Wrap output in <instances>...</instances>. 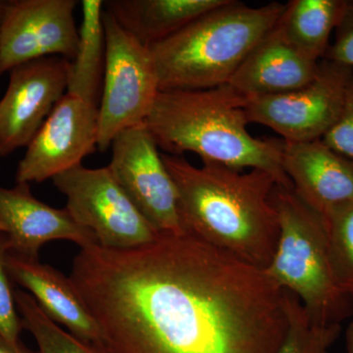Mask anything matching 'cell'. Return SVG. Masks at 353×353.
<instances>
[{
	"mask_svg": "<svg viewBox=\"0 0 353 353\" xmlns=\"http://www.w3.org/2000/svg\"><path fill=\"white\" fill-rule=\"evenodd\" d=\"M67 199L66 208L81 226L109 250H128L152 243L159 233L116 182L108 167L79 165L52 179Z\"/></svg>",
	"mask_w": 353,
	"mask_h": 353,
	"instance_id": "52a82bcc",
	"label": "cell"
},
{
	"mask_svg": "<svg viewBox=\"0 0 353 353\" xmlns=\"http://www.w3.org/2000/svg\"><path fill=\"white\" fill-rule=\"evenodd\" d=\"M336 277L353 297V201L323 216Z\"/></svg>",
	"mask_w": 353,
	"mask_h": 353,
	"instance_id": "7402d4cb",
	"label": "cell"
},
{
	"mask_svg": "<svg viewBox=\"0 0 353 353\" xmlns=\"http://www.w3.org/2000/svg\"><path fill=\"white\" fill-rule=\"evenodd\" d=\"M106 61L99 108L97 148L105 152L121 132L145 123L159 94L154 62L138 41L104 9Z\"/></svg>",
	"mask_w": 353,
	"mask_h": 353,
	"instance_id": "8992f818",
	"label": "cell"
},
{
	"mask_svg": "<svg viewBox=\"0 0 353 353\" xmlns=\"http://www.w3.org/2000/svg\"><path fill=\"white\" fill-rule=\"evenodd\" d=\"M7 252L6 234L0 232V336L10 343H18L21 331L24 328L6 266Z\"/></svg>",
	"mask_w": 353,
	"mask_h": 353,
	"instance_id": "603a6c76",
	"label": "cell"
},
{
	"mask_svg": "<svg viewBox=\"0 0 353 353\" xmlns=\"http://www.w3.org/2000/svg\"><path fill=\"white\" fill-rule=\"evenodd\" d=\"M282 164L294 192L322 216L353 201V161L321 139L284 141Z\"/></svg>",
	"mask_w": 353,
	"mask_h": 353,
	"instance_id": "5bb4252c",
	"label": "cell"
},
{
	"mask_svg": "<svg viewBox=\"0 0 353 353\" xmlns=\"http://www.w3.org/2000/svg\"><path fill=\"white\" fill-rule=\"evenodd\" d=\"M0 353H38L28 350L21 343H13L0 336Z\"/></svg>",
	"mask_w": 353,
	"mask_h": 353,
	"instance_id": "484cf974",
	"label": "cell"
},
{
	"mask_svg": "<svg viewBox=\"0 0 353 353\" xmlns=\"http://www.w3.org/2000/svg\"><path fill=\"white\" fill-rule=\"evenodd\" d=\"M70 63L61 57H43L9 72L8 88L0 101V157L31 143L66 94Z\"/></svg>",
	"mask_w": 353,
	"mask_h": 353,
	"instance_id": "7c38bea8",
	"label": "cell"
},
{
	"mask_svg": "<svg viewBox=\"0 0 353 353\" xmlns=\"http://www.w3.org/2000/svg\"><path fill=\"white\" fill-rule=\"evenodd\" d=\"M14 296L23 328L34 336L38 353H109L104 345L87 343L58 326L25 290L16 289Z\"/></svg>",
	"mask_w": 353,
	"mask_h": 353,
	"instance_id": "ffe728a7",
	"label": "cell"
},
{
	"mask_svg": "<svg viewBox=\"0 0 353 353\" xmlns=\"http://www.w3.org/2000/svg\"><path fill=\"white\" fill-rule=\"evenodd\" d=\"M319 63L274 27L250 51L228 85L248 99L285 94L310 83Z\"/></svg>",
	"mask_w": 353,
	"mask_h": 353,
	"instance_id": "2e32d148",
	"label": "cell"
},
{
	"mask_svg": "<svg viewBox=\"0 0 353 353\" xmlns=\"http://www.w3.org/2000/svg\"><path fill=\"white\" fill-rule=\"evenodd\" d=\"M345 347L347 353H353V322L348 325L347 333H345Z\"/></svg>",
	"mask_w": 353,
	"mask_h": 353,
	"instance_id": "4316f807",
	"label": "cell"
},
{
	"mask_svg": "<svg viewBox=\"0 0 353 353\" xmlns=\"http://www.w3.org/2000/svg\"><path fill=\"white\" fill-rule=\"evenodd\" d=\"M352 74L350 67L322 59L317 75L304 87L248 99V122L270 128L285 143L322 139L340 116Z\"/></svg>",
	"mask_w": 353,
	"mask_h": 353,
	"instance_id": "ba28073f",
	"label": "cell"
},
{
	"mask_svg": "<svg viewBox=\"0 0 353 353\" xmlns=\"http://www.w3.org/2000/svg\"><path fill=\"white\" fill-rule=\"evenodd\" d=\"M145 123L115 137L109 170L139 212L159 234L183 236L175 183Z\"/></svg>",
	"mask_w": 353,
	"mask_h": 353,
	"instance_id": "9c48e42d",
	"label": "cell"
},
{
	"mask_svg": "<svg viewBox=\"0 0 353 353\" xmlns=\"http://www.w3.org/2000/svg\"><path fill=\"white\" fill-rule=\"evenodd\" d=\"M248 97L230 85L194 90H160L145 121L158 148L175 157L192 152L203 163L270 173L292 187L283 169L284 141L250 134Z\"/></svg>",
	"mask_w": 353,
	"mask_h": 353,
	"instance_id": "3957f363",
	"label": "cell"
},
{
	"mask_svg": "<svg viewBox=\"0 0 353 353\" xmlns=\"http://www.w3.org/2000/svg\"><path fill=\"white\" fill-rule=\"evenodd\" d=\"M285 4L250 7L228 0L160 43L148 46L160 90L227 85L250 51L275 27Z\"/></svg>",
	"mask_w": 353,
	"mask_h": 353,
	"instance_id": "277c9868",
	"label": "cell"
},
{
	"mask_svg": "<svg viewBox=\"0 0 353 353\" xmlns=\"http://www.w3.org/2000/svg\"><path fill=\"white\" fill-rule=\"evenodd\" d=\"M102 0H83L76 57L70 63L66 94L99 108L106 61V39Z\"/></svg>",
	"mask_w": 353,
	"mask_h": 353,
	"instance_id": "ac0fdd59",
	"label": "cell"
},
{
	"mask_svg": "<svg viewBox=\"0 0 353 353\" xmlns=\"http://www.w3.org/2000/svg\"><path fill=\"white\" fill-rule=\"evenodd\" d=\"M6 266L11 281L27 290L50 319L81 340L104 345L101 330L71 279L39 259L8 252Z\"/></svg>",
	"mask_w": 353,
	"mask_h": 353,
	"instance_id": "9a60e30c",
	"label": "cell"
},
{
	"mask_svg": "<svg viewBox=\"0 0 353 353\" xmlns=\"http://www.w3.org/2000/svg\"><path fill=\"white\" fill-rule=\"evenodd\" d=\"M228 0H109L104 9L145 46L180 32Z\"/></svg>",
	"mask_w": 353,
	"mask_h": 353,
	"instance_id": "e0dca14e",
	"label": "cell"
},
{
	"mask_svg": "<svg viewBox=\"0 0 353 353\" xmlns=\"http://www.w3.org/2000/svg\"><path fill=\"white\" fill-rule=\"evenodd\" d=\"M271 201L280 234L265 273L299 299L311 321L341 325L353 315V297L336 277L324 217L301 201L292 187H274Z\"/></svg>",
	"mask_w": 353,
	"mask_h": 353,
	"instance_id": "5b68a950",
	"label": "cell"
},
{
	"mask_svg": "<svg viewBox=\"0 0 353 353\" xmlns=\"http://www.w3.org/2000/svg\"><path fill=\"white\" fill-rule=\"evenodd\" d=\"M76 0H11L0 24V76L50 57L72 60L79 43Z\"/></svg>",
	"mask_w": 353,
	"mask_h": 353,
	"instance_id": "30bf717a",
	"label": "cell"
},
{
	"mask_svg": "<svg viewBox=\"0 0 353 353\" xmlns=\"http://www.w3.org/2000/svg\"><path fill=\"white\" fill-rule=\"evenodd\" d=\"M347 0H292L276 24L288 41L309 57L324 58L332 32L340 25Z\"/></svg>",
	"mask_w": 353,
	"mask_h": 353,
	"instance_id": "d6986e66",
	"label": "cell"
},
{
	"mask_svg": "<svg viewBox=\"0 0 353 353\" xmlns=\"http://www.w3.org/2000/svg\"><path fill=\"white\" fill-rule=\"evenodd\" d=\"M0 223L6 234L8 252L39 259V250L53 241H68L81 248L99 245L97 236L81 226L67 208H51L32 196L30 183L0 187Z\"/></svg>",
	"mask_w": 353,
	"mask_h": 353,
	"instance_id": "4fadbf2b",
	"label": "cell"
},
{
	"mask_svg": "<svg viewBox=\"0 0 353 353\" xmlns=\"http://www.w3.org/2000/svg\"><path fill=\"white\" fill-rule=\"evenodd\" d=\"M99 141V108L66 94L27 146L16 183H41L82 165Z\"/></svg>",
	"mask_w": 353,
	"mask_h": 353,
	"instance_id": "8fae6325",
	"label": "cell"
},
{
	"mask_svg": "<svg viewBox=\"0 0 353 353\" xmlns=\"http://www.w3.org/2000/svg\"><path fill=\"white\" fill-rule=\"evenodd\" d=\"M323 59L331 60L353 69V0L334 31V43L330 44Z\"/></svg>",
	"mask_w": 353,
	"mask_h": 353,
	"instance_id": "d4e9b609",
	"label": "cell"
},
{
	"mask_svg": "<svg viewBox=\"0 0 353 353\" xmlns=\"http://www.w3.org/2000/svg\"><path fill=\"white\" fill-rule=\"evenodd\" d=\"M289 328L278 353H329L340 336L341 325L315 324L294 294L284 290Z\"/></svg>",
	"mask_w": 353,
	"mask_h": 353,
	"instance_id": "44dd1931",
	"label": "cell"
},
{
	"mask_svg": "<svg viewBox=\"0 0 353 353\" xmlns=\"http://www.w3.org/2000/svg\"><path fill=\"white\" fill-rule=\"evenodd\" d=\"M321 141L334 152L353 161V74L345 90L340 116Z\"/></svg>",
	"mask_w": 353,
	"mask_h": 353,
	"instance_id": "cb8c5ba5",
	"label": "cell"
},
{
	"mask_svg": "<svg viewBox=\"0 0 353 353\" xmlns=\"http://www.w3.org/2000/svg\"><path fill=\"white\" fill-rule=\"evenodd\" d=\"M0 232H4V228L2 226L1 223H0Z\"/></svg>",
	"mask_w": 353,
	"mask_h": 353,
	"instance_id": "f1b7e54d",
	"label": "cell"
},
{
	"mask_svg": "<svg viewBox=\"0 0 353 353\" xmlns=\"http://www.w3.org/2000/svg\"><path fill=\"white\" fill-rule=\"evenodd\" d=\"M7 4H8V1L0 0V24H1V21L3 19L4 14H6Z\"/></svg>",
	"mask_w": 353,
	"mask_h": 353,
	"instance_id": "83f0119b",
	"label": "cell"
},
{
	"mask_svg": "<svg viewBox=\"0 0 353 353\" xmlns=\"http://www.w3.org/2000/svg\"><path fill=\"white\" fill-rule=\"evenodd\" d=\"M70 279L109 353H278L289 328L264 270L189 234L81 248Z\"/></svg>",
	"mask_w": 353,
	"mask_h": 353,
	"instance_id": "6da1fadb",
	"label": "cell"
},
{
	"mask_svg": "<svg viewBox=\"0 0 353 353\" xmlns=\"http://www.w3.org/2000/svg\"><path fill=\"white\" fill-rule=\"evenodd\" d=\"M162 159L175 183L185 233L265 270L280 234L271 201L276 179L259 169L241 173L214 163L196 167L167 153Z\"/></svg>",
	"mask_w": 353,
	"mask_h": 353,
	"instance_id": "7a4b0ae2",
	"label": "cell"
}]
</instances>
